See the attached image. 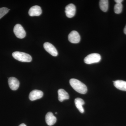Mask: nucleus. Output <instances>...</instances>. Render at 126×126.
<instances>
[{
    "label": "nucleus",
    "instance_id": "obj_12",
    "mask_svg": "<svg viewBox=\"0 0 126 126\" xmlns=\"http://www.w3.org/2000/svg\"><path fill=\"white\" fill-rule=\"evenodd\" d=\"M58 99L60 102H62L65 99H69V96L68 94L63 89H59L58 91Z\"/></svg>",
    "mask_w": 126,
    "mask_h": 126
},
{
    "label": "nucleus",
    "instance_id": "obj_7",
    "mask_svg": "<svg viewBox=\"0 0 126 126\" xmlns=\"http://www.w3.org/2000/svg\"><path fill=\"white\" fill-rule=\"evenodd\" d=\"M76 7L73 4L67 5L65 7V13L66 16L68 18H72L76 14Z\"/></svg>",
    "mask_w": 126,
    "mask_h": 126
},
{
    "label": "nucleus",
    "instance_id": "obj_14",
    "mask_svg": "<svg viewBox=\"0 0 126 126\" xmlns=\"http://www.w3.org/2000/svg\"><path fill=\"white\" fill-rule=\"evenodd\" d=\"M75 103L79 111L81 113H83L84 112V110L83 107V105L85 103L83 100L80 98H77L75 100Z\"/></svg>",
    "mask_w": 126,
    "mask_h": 126
},
{
    "label": "nucleus",
    "instance_id": "obj_5",
    "mask_svg": "<svg viewBox=\"0 0 126 126\" xmlns=\"http://www.w3.org/2000/svg\"><path fill=\"white\" fill-rule=\"evenodd\" d=\"M68 39L70 43L73 44H77L80 41L81 37L78 32L73 31L69 34Z\"/></svg>",
    "mask_w": 126,
    "mask_h": 126
},
{
    "label": "nucleus",
    "instance_id": "obj_15",
    "mask_svg": "<svg viewBox=\"0 0 126 126\" xmlns=\"http://www.w3.org/2000/svg\"><path fill=\"white\" fill-rule=\"evenodd\" d=\"M100 9L104 12L107 11L109 7V1L108 0H101L99 2Z\"/></svg>",
    "mask_w": 126,
    "mask_h": 126
},
{
    "label": "nucleus",
    "instance_id": "obj_8",
    "mask_svg": "<svg viewBox=\"0 0 126 126\" xmlns=\"http://www.w3.org/2000/svg\"><path fill=\"white\" fill-rule=\"evenodd\" d=\"M43 93L42 91L38 90H34L30 93L29 98L31 101H33L40 99L43 96Z\"/></svg>",
    "mask_w": 126,
    "mask_h": 126
},
{
    "label": "nucleus",
    "instance_id": "obj_21",
    "mask_svg": "<svg viewBox=\"0 0 126 126\" xmlns=\"http://www.w3.org/2000/svg\"><path fill=\"white\" fill-rule=\"evenodd\" d=\"M55 113V114H56L57 113V112H56Z\"/></svg>",
    "mask_w": 126,
    "mask_h": 126
},
{
    "label": "nucleus",
    "instance_id": "obj_19",
    "mask_svg": "<svg viewBox=\"0 0 126 126\" xmlns=\"http://www.w3.org/2000/svg\"><path fill=\"white\" fill-rule=\"evenodd\" d=\"M124 33L126 34V26H125V28H124Z\"/></svg>",
    "mask_w": 126,
    "mask_h": 126
},
{
    "label": "nucleus",
    "instance_id": "obj_11",
    "mask_svg": "<svg viewBox=\"0 0 126 126\" xmlns=\"http://www.w3.org/2000/svg\"><path fill=\"white\" fill-rule=\"evenodd\" d=\"M45 120L47 125L52 126L56 123V118L52 112H48L46 115Z\"/></svg>",
    "mask_w": 126,
    "mask_h": 126
},
{
    "label": "nucleus",
    "instance_id": "obj_3",
    "mask_svg": "<svg viewBox=\"0 0 126 126\" xmlns=\"http://www.w3.org/2000/svg\"><path fill=\"white\" fill-rule=\"evenodd\" d=\"M101 55L99 54L92 53L88 55L84 59V62L88 64L99 63L101 61Z\"/></svg>",
    "mask_w": 126,
    "mask_h": 126
},
{
    "label": "nucleus",
    "instance_id": "obj_4",
    "mask_svg": "<svg viewBox=\"0 0 126 126\" xmlns=\"http://www.w3.org/2000/svg\"><path fill=\"white\" fill-rule=\"evenodd\" d=\"M14 32L16 36L19 39H23L26 36L25 31L21 25L17 24L14 27Z\"/></svg>",
    "mask_w": 126,
    "mask_h": 126
},
{
    "label": "nucleus",
    "instance_id": "obj_13",
    "mask_svg": "<svg viewBox=\"0 0 126 126\" xmlns=\"http://www.w3.org/2000/svg\"><path fill=\"white\" fill-rule=\"evenodd\" d=\"M113 84L115 87L122 91H126V82L121 80L113 81Z\"/></svg>",
    "mask_w": 126,
    "mask_h": 126
},
{
    "label": "nucleus",
    "instance_id": "obj_2",
    "mask_svg": "<svg viewBox=\"0 0 126 126\" xmlns=\"http://www.w3.org/2000/svg\"><path fill=\"white\" fill-rule=\"evenodd\" d=\"M12 56L18 61L22 62H30L32 58L30 55L20 52H15L12 53Z\"/></svg>",
    "mask_w": 126,
    "mask_h": 126
},
{
    "label": "nucleus",
    "instance_id": "obj_6",
    "mask_svg": "<svg viewBox=\"0 0 126 126\" xmlns=\"http://www.w3.org/2000/svg\"><path fill=\"white\" fill-rule=\"evenodd\" d=\"M44 47L45 50L52 56H56L58 55V51L55 47L50 43L48 42L45 43Z\"/></svg>",
    "mask_w": 126,
    "mask_h": 126
},
{
    "label": "nucleus",
    "instance_id": "obj_18",
    "mask_svg": "<svg viewBox=\"0 0 126 126\" xmlns=\"http://www.w3.org/2000/svg\"><path fill=\"white\" fill-rule=\"evenodd\" d=\"M115 1L116 4H121L123 0H115Z\"/></svg>",
    "mask_w": 126,
    "mask_h": 126
},
{
    "label": "nucleus",
    "instance_id": "obj_9",
    "mask_svg": "<svg viewBox=\"0 0 126 126\" xmlns=\"http://www.w3.org/2000/svg\"><path fill=\"white\" fill-rule=\"evenodd\" d=\"M8 83L11 89L16 90L18 89L20 83L19 80L15 77H10L8 79Z\"/></svg>",
    "mask_w": 126,
    "mask_h": 126
},
{
    "label": "nucleus",
    "instance_id": "obj_20",
    "mask_svg": "<svg viewBox=\"0 0 126 126\" xmlns=\"http://www.w3.org/2000/svg\"><path fill=\"white\" fill-rule=\"evenodd\" d=\"M19 126H26L24 124H21Z\"/></svg>",
    "mask_w": 126,
    "mask_h": 126
},
{
    "label": "nucleus",
    "instance_id": "obj_16",
    "mask_svg": "<svg viewBox=\"0 0 126 126\" xmlns=\"http://www.w3.org/2000/svg\"><path fill=\"white\" fill-rule=\"evenodd\" d=\"M123 9L122 4H116L114 6V12L116 14H119L121 13Z\"/></svg>",
    "mask_w": 126,
    "mask_h": 126
},
{
    "label": "nucleus",
    "instance_id": "obj_17",
    "mask_svg": "<svg viewBox=\"0 0 126 126\" xmlns=\"http://www.w3.org/2000/svg\"><path fill=\"white\" fill-rule=\"evenodd\" d=\"M10 9L6 7H2L0 8V19L2 18L5 15L9 12Z\"/></svg>",
    "mask_w": 126,
    "mask_h": 126
},
{
    "label": "nucleus",
    "instance_id": "obj_10",
    "mask_svg": "<svg viewBox=\"0 0 126 126\" xmlns=\"http://www.w3.org/2000/svg\"><path fill=\"white\" fill-rule=\"evenodd\" d=\"M42 14V10L40 6L38 5L34 6L30 9L29 15L30 16H39Z\"/></svg>",
    "mask_w": 126,
    "mask_h": 126
},
{
    "label": "nucleus",
    "instance_id": "obj_1",
    "mask_svg": "<svg viewBox=\"0 0 126 126\" xmlns=\"http://www.w3.org/2000/svg\"><path fill=\"white\" fill-rule=\"evenodd\" d=\"M70 85L75 91L81 94H85L87 92V88L85 84L76 79H72L69 81Z\"/></svg>",
    "mask_w": 126,
    "mask_h": 126
}]
</instances>
